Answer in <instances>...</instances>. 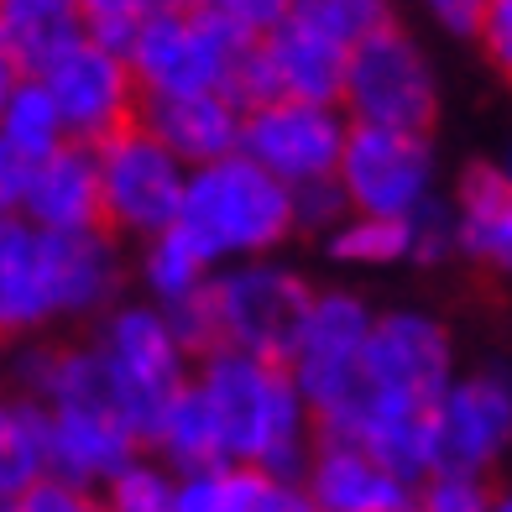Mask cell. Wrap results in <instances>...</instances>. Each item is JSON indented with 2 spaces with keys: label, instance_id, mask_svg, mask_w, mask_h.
Instances as JSON below:
<instances>
[{
  "label": "cell",
  "instance_id": "6da1fadb",
  "mask_svg": "<svg viewBox=\"0 0 512 512\" xmlns=\"http://www.w3.org/2000/svg\"><path fill=\"white\" fill-rule=\"evenodd\" d=\"M194 387L209 403V418H215L225 465L304 481L319 445V424L283 361L209 351L194 366Z\"/></svg>",
  "mask_w": 512,
  "mask_h": 512
},
{
  "label": "cell",
  "instance_id": "7a4b0ae2",
  "mask_svg": "<svg viewBox=\"0 0 512 512\" xmlns=\"http://www.w3.org/2000/svg\"><path fill=\"white\" fill-rule=\"evenodd\" d=\"M178 230L215 267L272 256L298 230L293 189L283 178H272L262 162H251L246 152H230V157L204 162V168L189 173Z\"/></svg>",
  "mask_w": 512,
  "mask_h": 512
},
{
  "label": "cell",
  "instance_id": "3957f363",
  "mask_svg": "<svg viewBox=\"0 0 512 512\" xmlns=\"http://www.w3.org/2000/svg\"><path fill=\"white\" fill-rule=\"evenodd\" d=\"M256 42L241 37L209 6H162L142 37L131 42V74L142 84V100L173 95H236Z\"/></svg>",
  "mask_w": 512,
  "mask_h": 512
},
{
  "label": "cell",
  "instance_id": "277c9868",
  "mask_svg": "<svg viewBox=\"0 0 512 512\" xmlns=\"http://www.w3.org/2000/svg\"><path fill=\"white\" fill-rule=\"evenodd\" d=\"M89 340H95V351H100L110 382H115L126 424L142 434V445H147V434L162 418V408L194 382L199 356L183 345L173 319L162 314L152 298H142V304H126L121 298V304L95 324Z\"/></svg>",
  "mask_w": 512,
  "mask_h": 512
},
{
  "label": "cell",
  "instance_id": "5b68a950",
  "mask_svg": "<svg viewBox=\"0 0 512 512\" xmlns=\"http://www.w3.org/2000/svg\"><path fill=\"white\" fill-rule=\"evenodd\" d=\"M371 330H377V309H371L361 293H351V288H314L283 366L293 371L304 403L314 408L319 434L335 429L340 418L356 408L361 387H366Z\"/></svg>",
  "mask_w": 512,
  "mask_h": 512
},
{
  "label": "cell",
  "instance_id": "8992f818",
  "mask_svg": "<svg viewBox=\"0 0 512 512\" xmlns=\"http://www.w3.org/2000/svg\"><path fill=\"white\" fill-rule=\"evenodd\" d=\"M455 377H460L455 340L445 330V319H434L429 309H382L371 345H366V387H361L356 408L335 429H324V439L351 434V424L371 408L434 413V403L450 392Z\"/></svg>",
  "mask_w": 512,
  "mask_h": 512
},
{
  "label": "cell",
  "instance_id": "52a82bcc",
  "mask_svg": "<svg viewBox=\"0 0 512 512\" xmlns=\"http://www.w3.org/2000/svg\"><path fill=\"white\" fill-rule=\"evenodd\" d=\"M209 330L215 351H241V356H267L283 361L298 335L314 288L277 256H251L230 262L209 277Z\"/></svg>",
  "mask_w": 512,
  "mask_h": 512
},
{
  "label": "cell",
  "instance_id": "ba28073f",
  "mask_svg": "<svg viewBox=\"0 0 512 512\" xmlns=\"http://www.w3.org/2000/svg\"><path fill=\"white\" fill-rule=\"evenodd\" d=\"M340 110L351 115V126L429 136V126L439 121V74H434V58L424 53V42L408 27H398V21L371 42H361L351 53Z\"/></svg>",
  "mask_w": 512,
  "mask_h": 512
},
{
  "label": "cell",
  "instance_id": "9c48e42d",
  "mask_svg": "<svg viewBox=\"0 0 512 512\" xmlns=\"http://www.w3.org/2000/svg\"><path fill=\"white\" fill-rule=\"evenodd\" d=\"M100 157V189H105V230L126 241H157L162 230H173L183 215V194H189V162L173 147H162L157 136L136 121L121 136H110Z\"/></svg>",
  "mask_w": 512,
  "mask_h": 512
},
{
  "label": "cell",
  "instance_id": "30bf717a",
  "mask_svg": "<svg viewBox=\"0 0 512 512\" xmlns=\"http://www.w3.org/2000/svg\"><path fill=\"white\" fill-rule=\"evenodd\" d=\"M340 189L356 215L408 220L439 199L434 142L418 131L351 126V142H345V157H340Z\"/></svg>",
  "mask_w": 512,
  "mask_h": 512
},
{
  "label": "cell",
  "instance_id": "8fae6325",
  "mask_svg": "<svg viewBox=\"0 0 512 512\" xmlns=\"http://www.w3.org/2000/svg\"><path fill=\"white\" fill-rule=\"evenodd\" d=\"M351 142V115L340 105H309V100H262L246 105L241 152L262 162L288 189L340 178V157Z\"/></svg>",
  "mask_w": 512,
  "mask_h": 512
},
{
  "label": "cell",
  "instance_id": "7c38bea8",
  "mask_svg": "<svg viewBox=\"0 0 512 512\" xmlns=\"http://www.w3.org/2000/svg\"><path fill=\"white\" fill-rule=\"evenodd\" d=\"M63 110V126L84 147H105L110 136L142 121V84L131 74V58L84 37L53 68L37 74Z\"/></svg>",
  "mask_w": 512,
  "mask_h": 512
},
{
  "label": "cell",
  "instance_id": "4fadbf2b",
  "mask_svg": "<svg viewBox=\"0 0 512 512\" xmlns=\"http://www.w3.org/2000/svg\"><path fill=\"white\" fill-rule=\"evenodd\" d=\"M507 455H512V371L502 366L465 371L434 403L439 471L492 476Z\"/></svg>",
  "mask_w": 512,
  "mask_h": 512
},
{
  "label": "cell",
  "instance_id": "5bb4252c",
  "mask_svg": "<svg viewBox=\"0 0 512 512\" xmlns=\"http://www.w3.org/2000/svg\"><path fill=\"white\" fill-rule=\"evenodd\" d=\"M345 74H351V53L288 16V27H277L272 37H262L251 48L246 79H241V105H262V100L340 105Z\"/></svg>",
  "mask_w": 512,
  "mask_h": 512
},
{
  "label": "cell",
  "instance_id": "9a60e30c",
  "mask_svg": "<svg viewBox=\"0 0 512 512\" xmlns=\"http://www.w3.org/2000/svg\"><path fill=\"white\" fill-rule=\"evenodd\" d=\"M53 324H63L53 230L0 215V340H42Z\"/></svg>",
  "mask_w": 512,
  "mask_h": 512
},
{
  "label": "cell",
  "instance_id": "2e32d148",
  "mask_svg": "<svg viewBox=\"0 0 512 512\" xmlns=\"http://www.w3.org/2000/svg\"><path fill=\"white\" fill-rule=\"evenodd\" d=\"M304 492L314 497L319 512H413L418 507L413 481H403L392 465H382L366 445L324 439V434L304 471Z\"/></svg>",
  "mask_w": 512,
  "mask_h": 512
},
{
  "label": "cell",
  "instance_id": "e0dca14e",
  "mask_svg": "<svg viewBox=\"0 0 512 512\" xmlns=\"http://www.w3.org/2000/svg\"><path fill=\"white\" fill-rule=\"evenodd\" d=\"M142 450V434L121 413H48V476L105 492Z\"/></svg>",
  "mask_w": 512,
  "mask_h": 512
},
{
  "label": "cell",
  "instance_id": "ac0fdd59",
  "mask_svg": "<svg viewBox=\"0 0 512 512\" xmlns=\"http://www.w3.org/2000/svg\"><path fill=\"white\" fill-rule=\"evenodd\" d=\"M32 225L53 230V236H74V230H105V189H100V157L95 147L68 142L48 162L32 168L27 209Z\"/></svg>",
  "mask_w": 512,
  "mask_h": 512
},
{
  "label": "cell",
  "instance_id": "d6986e66",
  "mask_svg": "<svg viewBox=\"0 0 512 512\" xmlns=\"http://www.w3.org/2000/svg\"><path fill=\"white\" fill-rule=\"evenodd\" d=\"M142 126L162 147H173L189 168L220 162L241 152L246 105L236 95H173V100H142Z\"/></svg>",
  "mask_w": 512,
  "mask_h": 512
},
{
  "label": "cell",
  "instance_id": "ffe728a7",
  "mask_svg": "<svg viewBox=\"0 0 512 512\" xmlns=\"http://www.w3.org/2000/svg\"><path fill=\"white\" fill-rule=\"evenodd\" d=\"M460 256L492 277H512V173L502 162H476L455 183Z\"/></svg>",
  "mask_w": 512,
  "mask_h": 512
},
{
  "label": "cell",
  "instance_id": "44dd1931",
  "mask_svg": "<svg viewBox=\"0 0 512 512\" xmlns=\"http://www.w3.org/2000/svg\"><path fill=\"white\" fill-rule=\"evenodd\" d=\"M53 256H58V304H63V324L79 319H105L121 304L126 288V262L115 251L110 230H74V236H53Z\"/></svg>",
  "mask_w": 512,
  "mask_h": 512
},
{
  "label": "cell",
  "instance_id": "7402d4cb",
  "mask_svg": "<svg viewBox=\"0 0 512 512\" xmlns=\"http://www.w3.org/2000/svg\"><path fill=\"white\" fill-rule=\"evenodd\" d=\"M84 37L89 27L79 0H0V42H6V53L21 63L27 79L53 68Z\"/></svg>",
  "mask_w": 512,
  "mask_h": 512
},
{
  "label": "cell",
  "instance_id": "603a6c76",
  "mask_svg": "<svg viewBox=\"0 0 512 512\" xmlns=\"http://www.w3.org/2000/svg\"><path fill=\"white\" fill-rule=\"evenodd\" d=\"M42 476H48V408L21 392H0V497L16 502Z\"/></svg>",
  "mask_w": 512,
  "mask_h": 512
},
{
  "label": "cell",
  "instance_id": "cb8c5ba5",
  "mask_svg": "<svg viewBox=\"0 0 512 512\" xmlns=\"http://www.w3.org/2000/svg\"><path fill=\"white\" fill-rule=\"evenodd\" d=\"M147 450L168 465V471H204V465H225L220 455V434H215V418H209V403L199 398V387L189 382L178 398L162 408V418L147 434Z\"/></svg>",
  "mask_w": 512,
  "mask_h": 512
},
{
  "label": "cell",
  "instance_id": "d4e9b609",
  "mask_svg": "<svg viewBox=\"0 0 512 512\" xmlns=\"http://www.w3.org/2000/svg\"><path fill=\"white\" fill-rule=\"evenodd\" d=\"M215 272L220 267L209 262L178 225L162 230L157 241H147L142 256H136V277H142V288L157 309H178V304H189V298H199Z\"/></svg>",
  "mask_w": 512,
  "mask_h": 512
},
{
  "label": "cell",
  "instance_id": "484cf974",
  "mask_svg": "<svg viewBox=\"0 0 512 512\" xmlns=\"http://www.w3.org/2000/svg\"><path fill=\"white\" fill-rule=\"evenodd\" d=\"M74 136L63 126V110L58 100L48 95V84L42 79H21L11 89L6 110H0V147H11L21 162H48L53 152H63Z\"/></svg>",
  "mask_w": 512,
  "mask_h": 512
},
{
  "label": "cell",
  "instance_id": "4316f807",
  "mask_svg": "<svg viewBox=\"0 0 512 512\" xmlns=\"http://www.w3.org/2000/svg\"><path fill=\"white\" fill-rule=\"evenodd\" d=\"M324 256L335 267L351 272H387L413 262V241H408V220H382V215H345L330 236H324Z\"/></svg>",
  "mask_w": 512,
  "mask_h": 512
},
{
  "label": "cell",
  "instance_id": "83f0119b",
  "mask_svg": "<svg viewBox=\"0 0 512 512\" xmlns=\"http://www.w3.org/2000/svg\"><path fill=\"white\" fill-rule=\"evenodd\" d=\"M293 21H304L309 32H319L335 48L356 53L361 42L392 27V0H298Z\"/></svg>",
  "mask_w": 512,
  "mask_h": 512
},
{
  "label": "cell",
  "instance_id": "f1b7e54d",
  "mask_svg": "<svg viewBox=\"0 0 512 512\" xmlns=\"http://www.w3.org/2000/svg\"><path fill=\"white\" fill-rule=\"evenodd\" d=\"M100 497H105V512H173L178 471H168L157 455H136Z\"/></svg>",
  "mask_w": 512,
  "mask_h": 512
},
{
  "label": "cell",
  "instance_id": "f546056e",
  "mask_svg": "<svg viewBox=\"0 0 512 512\" xmlns=\"http://www.w3.org/2000/svg\"><path fill=\"white\" fill-rule=\"evenodd\" d=\"M162 6H168V0H79L89 37L115 48V53H131V42L142 37V27Z\"/></svg>",
  "mask_w": 512,
  "mask_h": 512
},
{
  "label": "cell",
  "instance_id": "4dcf8cb0",
  "mask_svg": "<svg viewBox=\"0 0 512 512\" xmlns=\"http://www.w3.org/2000/svg\"><path fill=\"white\" fill-rule=\"evenodd\" d=\"M408 241H413V262L418 267H439L460 256V225H455V204L434 199L418 215H408Z\"/></svg>",
  "mask_w": 512,
  "mask_h": 512
},
{
  "label": "cell",
  "instance_id": "1f68e13d",
  "mask_svg": "<svg viewBox=\"0 0 512 512\" xmlns=\"http://www.w3.org/2000/svg\"><path fill=\"white\" fill-rule=\"evenodd\" d=\"M492 486L486 476H465V471H434L418 486V512H492Z\"/></svg>",
  "mask_w": 512,
  "mask_h": 512
},
{
  "label": "cell",
  "instance_id": "d6a6232c",
  "mask_svg": "<svg viewBox=\"0 0 512 512\" xmlns=\"http://www.w3.org/2000/svg\"><path fill=\"white\" fill-rule=\"evenodd\" d=\"M236 486H241V465H204V471H183L173 512H230V507H236Z\"/></svg>",
  "mask_w": 512,
  "mask_h": 512
},
{
  "label": "cell",
  "instance_id": "836d02e7",
  "mask_svg": "<svg viewBox=\"0 0 512 512\" xmlns=\"http://www.w3.org/2000/svg\"><path fill=\"white\" fill-rule=\"evenodd\" d=\"M230 512H319V507L304 492V481L262 476V471H246L241 465V486H236V507Z\"/></svg>",
  "mask_w": 512,
  "mask_h": 512
},
{
  "label": "cell",
  "instance_id": "e575fe53",
  "mask_svg": "<svg viewBox=\"0 0 512 512\" xmlns=\"http://www.w3.org/2000/svg\"><path fill=\"white\" fill-rule=\"evenodd\" d=\"M293 215H298V230H314V236L324 241L345 215H351V199H345L340 178L304 183V189H293Z\"/></svg>",
  "mask_w": 512,
  "mask_h": 512
},
{
  "label": "cell",
  "instance_id": "d590c367",
  "mask_svg": "<svg viewBox=\"0 0 512 512\" xmlns=\"http://www.w3.org/2000/svg\"><path fill=\"white\" fill-rule=\"evenodd\" d=\"M293 6L298 0H209V11H215L220 21H230V27H236L241 37H251V42H262L277 27H288Z\"/></svg>",
  "mask_w": 512,
  "mask_h": 512
},
{
  "label": "cell",
  "instance_id": "8d00e7d4",
  "mask_svg": "<svg viewBox=\"0 0 512 512\" xmlns=\"http://www.w3.org/2000/svg\"><path fill=\"white\" fill-rule=\"evenodd\" d=\"M11 512H105V497L89 492V486H74L63 476H42L37 486H27Z\"/></svg>",
  "mask_w": 512,
  "mask_h": 512
},
{
  "label": "cell",
  "instance_id": "74e56055",
  "mask_svg": "<svg viewBox=\"0 0 512 512\" xmlns=\"http://www.w3.org/2000/svg\"><path fill=\"white\" fill-rule=\"evenodd\" d=\"M476 42H481L486 63L512 79V0H486V16H481Z\"/></svg>",
  "mask_w": 512,
  "mask_h": 512
},
{
  "label": "cell",
  "instance_id": "f35d334b",
  "mask_svg": "<svg viewBox=\"0 0 512 512\" xmlns=\"http://www.w3.org/2000/svg\"><path fill=\"white\" fill-rule=\"evenodd\" d=\"M418 6H424V16L450 37H476L481 16H486V0H418Z\"/></svg>",
  "mask_w": 512,
  "mask_h": 512
},
{
  "label": "cell",
  "instance_id": "ab89813d",
  "mask_svg": "<svg viewBox=\"0 0 512 512\" xmlns=\"http://www.w3.org/2000/svg\"><path fill=\"white\" fill-rule=\"evenodd\" d=\"M32 189V162H21L11 147H0V215H21Z\"/></svg>",
  "mask_w": 512,
  "mask_h": 512
},
{
  "label": "cell",
  "instance_id": "60d3db41",
  "mask_svg": "<svg viewBox=\"0 0 512 512\" xmlns=\"http://www.w3.org/2000/svg\"><path fill=\"white\" fill-rule=\"evenodd\" d=\"M21 79H27V74H21V63L6 53V42H0V110H6V100H11V89L21 84Z\"/></svg>",
  "mask_w": 512,
  "mask_h": 512
},
{
  "label": "cell",
  "instance_id": "b9f144b4",
  "mask_svg": "<svg viewBox=\"0 0 512 512\" xmlns=\"http://www.w3.org/2000/svg\"><path fill=\"white\" fill-rule=\"evenodd\" d=\"M492 512H512V486H507V492H497V497H492Z\"/></svg>",
  "mask_w": 512,
  "mask_h": 512
},
{
  "label": "cell",
  "instance_id": "7bdbcfd3",
  "mask_svg": "<svg viewBox=\"0 0 512 512\" xmlns=\"http://www.w3.org/2000/svg\"><path fill=\"white\" fill-rule=\"evenodd\" d=\"M168 6H209V0H168Z\"/></svg>",
  "mask_w": 512,
  "mask_h": 512
},
{
  "label": "cell",
  "instance_id": "ee69618b",
  "mask_svg": "<svg viewBox=\"0 0 512 512\" xmlns=\"http://www.w3.org/2000/svg\"><path fill=\"white\" fill-rule=\"evenodd\" d=\"M0 512H11V502H6V497H0Z\"/></svg>",
  "mask_w": 512,
  "mask_h": 512
},
{
  "label": "cell",
  "instance_id": "f6af8a7d",
  "mask_svg": "<svg viewBox=\"0 0 512 512\" xmlns=\"http://www.w3.org/2000/svg\"><path fill=\"white\" fill-rule=\"evenodd\" d=\"M413 512H418V507H413Z\"/></svg>",
  "mask_w": 512,
  "mask_h": 512
}]
</instances>
